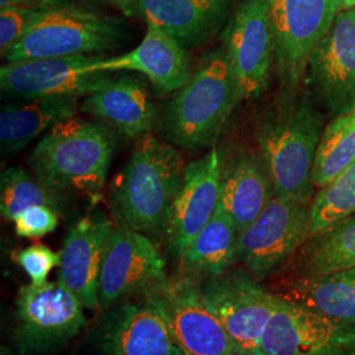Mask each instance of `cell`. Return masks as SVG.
Wrapping results in <instances>:
<instances>
[{"label":"cell","mask_w":355,"mask_h":355,"mask_svg":"<svg viewBox=\"0 0 355 355\" xmlns=\"http://www.w3.org/2000/svg\"><path fill=\"white\" fill-rule=\"evenodd\" d=\"M184 170L174 146L150 133L139 139L112 190L114 214L123 225L149 237L166 236Z\"/></svg>","instance_id":"obj_1"},{"label":"cell","mask_w":355,"mask_h":355,"mask_svg":"<svg viewBox=\"0 0 355 355\" xmlns=\"http://www.w3.org/2000/svg\"><path fill=\"white\" fill-rule=\"evenodd\" d=\"M324 133V114L311 103L282 96L259 121L255 136L275 196L312 203L313 165Z\"/></svg>","instance_id":"obj_2"},{"label":"cell","mask_w":355,"mask_h":355,"mask_svg":"<svg viewBox=\"0 0 355 355\" xmlns=\"http://www.w3.org/2000/svg\"><path fill=\"white\" fill-rule=\"evenodd\" d=\"M114 145L108 128L73 117L51 128L31 153L28 164L35 177L60 198L76 193L98 200Z\"/></svg>","instance_id":"obj_3"},{"label":"cell","mask_w":355,"mask_h":355,"mask_svg":"<svg viewBox=\"0 0 355 355\" xmlns=\"http://www.w3.org/2000/svg\"><path fill=\"white\" fill-rule=\"evenodd\" d=\"M240 101L241 91L225 51H212L167 104L166 136L183 149L212 146Z\"/></svg>","instance_id":"obj_4"},{"label":"cell","mask_w":355,"mask_h":355,"mask_svg":"<svg viewBox=\"0 0 355 355\" xmlns=\"http://www.w3.org/2000/svg\"><path fill=\"white\" fill-rule=\"evenodd\" d=\"M274 62L282 96L292 98L305 79L309 58L328 33L343 0H268Z\"/></svg>","instance_id":"obj_5"},{"label":"cell","mask_w":355,"mask_h":355,"mask_svg":"<svg viewBox=\"0 0 355 355\" xmlns=\"http://www.w3.org/2000/svg\"><path fill=\"white\" fill-rule=\"evenodd\" d=\"M85 305L57 282L23 286L16 297L13 345L20 354H48L87 325Z\"/></svg>","instance_id":"obj_6"},{"label":"cell","mask_w":355,"mask_h":355,"mask_svg":"<svg viewBox=\"0 0 355 355\" xmlns=\"http://www.w3.org/2000/svg\"><path fill=\"white\" fill-rule=\"evenodd\" d=\"M120 38L112 20L64 1L41 15L11 51L7 62L32 58L91 55L108 51Z\"/></svg>","instance_id":"obj_7"},{"label":"cell","mask_w":355,"mask_h":355,"mask_svg":"<svg viewBox=\"0 0 355 355\" xmlns=\"http://www.w3.org/2000/svg\"><path fill=\"white\" fill-rule=\"evenodd\" d=\"M183 355H243L204 302L200 284L187 274L146 292Z\"/></svg>","instance_id":"obj_8"},{"label":"cell","mask_w":355,"mask_h":355,"mask_svg":"<svg viewBox=\"0 0 355 355\" xmlns=\"http://www.w3.org/2000/svg\"><path fill=\"white\" fill-rule=\"evenodd\" d=\"M204 302L220 320L243 355H259L261 341L272 316L278 296L243 268L204 278Z\"/></svg>","instance_id":"obj_9"},{"label":"cell","mask_w":355,"mask_h":355,"mask_svg":"<svg viewBox=\"0 0 355 355\" xmlns=\"http://www.w3.org/2000/svg\"><path fill=\"white\" fill-rule=\"evenodd\" d=\"M309 207L275 196L240 232L239 261L258 282L277 275L309 239Z\"/></svg>","instance_id":"obj_10"},{"label":"cell","mask_w":355,"mask_h":355,"mask_svg":"<svg viewBox=\"0 0 355 355\" xmlns=\"http://www.w3.org/2000/svg\"><path fill=\"white\" fill-rule=\"evenodd\" d=\"M102 58L70 55L7 62L0 69V87L19 99L87 96L112 76L99 66Z\"/></svg>","instance_id":"obj_11"},{"label":"cell","mask_w":355,"mask_h":355,"mask_svg":"<svg viewBox=\"0 0 355 355\" xmlns=\"http://www.w3.org/2000/svg\"><path fill=\"white\" fill-rule=\"evenodd\" d=\"M305 85L336 119L355 110V8L341 10L312 53Z\"/></svg>","instance_id":"obj_12"},{"label":"cell","mask_w":355,"mask_h":355,"mask_svg":"<svg viewBox=\"0 0 355 355\" xmlns=\"http://www.w3.org/2000/svg\"><path fill=\"white\" fill-rule=\"evenodd\" d=\"M259 355H355V325L325 318L278 296Z\"/></svg>","instance_id":"obj_13"},{"label":"cell","mask_w":355,"mask_h":355,"mask_svg":"<svg viewBox=\"0 0 355 355\" xmlns=\"http://www.w3.org/2000/svg\"><path fill=\"white\" fill-rule=\"evenodd\" d=\"M167 279L165 259L149 236L125 227L112 230L99 280L101 306L145 295Z\"/></svg>","instance_id":"obj_14"},{"label":"cell","mask_w":355,"mask_h":355,"mask_svg":"<svg viewBox=\"0 0 355 355\" xmlns=\"http://www.w3.org/2000/svg\"><path fill=\"white\" fill-rule=\"evenodd\" d=\"M223 49L237 79L242 99L259 98L274 61L268 0H242L224 32Z\"/></svg>","instance_id":"obj_15"},{"label":"cell","mask_w":355,"mask_h":355,"mask_svg":"<svg viewBox=\"0 0 355 355\" xmlns=\"http://www.w3.org/2000/svg\"><path fill=\"white\" fill-rule=\"evenodd\" d=\"M220 182L221 157L216 148L186 166L166 233L168 249L178 258L215 214Z\"/></svg>","instance_id":"obj_16"},{"label":"cell","mask_w":355,"mask_h":355,"mask_svg":"<svg viewBox=\"0 0 355 355\" xmlns=\"http://www.w3.org/2000/svg\"><path fill=\"white\" fill-rule=\"evenodd\" d=\"M112 230L110 218L96 212L78 220L64 239L57 280L73 292L86 309L99 306V280Z\"/></svg>","instance_id":"obj_17"},{"label":"cell","mask_w":355,"mask_h":355,"mask_svg":"<svg viewBox=\"0 0 355 355\" xmlns=\"http://www.w3.org/2000/svg\"><path fill=\"white\" fill-rule=\"evenodd\" d=\"M99 343L104 355H183L165 320L146 302L114 308L103 320Z\"/></svg>","instance_id":"obj_18"},{"label":"cell","mask_w":355,"mask_h":355,"mask_svg":"<svg viewBox=\"0 0 355 355\" xmlns=\"http://www.w3.org/2000/svg\"><path fill=\"white\" fill-rule=\"evenodd\" d=\"M103 71H137L162 92H177L190 79V60L183 44L154 24H148L140 45L123 55L101 60Z\"/></svg>","instance_id":"obj_19"},{"label":"cell","mask_w":355,"mask_h":355,"mask_svg":"<svg viewBox=\"0 0 355 355\" xmlns=\"http://www.w3.org/2000/svg\"><path fill=\"white\" fill-rule=\"evenodd\" d=\"M85 114L101 119L129 139H141L152 130L157 111L148 85L135 76L111 78L87 95L80 105Z\"/></svg>","instance_id":"obj_20"},{"label":"cell","mask_w":355,"mask_h":355,"mask_svg":"<svg viewBox=\"0 0 355 355\" xmlns=\"http://www.w3.org/2000/svg\"><path fill=\"white\" fill-rule=\"evenodd\" d=\"M274 198L275 190L261 154L240 152L225 162L221 159L218 205L239 232L248 228Z\"/></svg>","instance_id":"obj_21"},{"label":"cell","mask_w":355,"mask_h":355,"mask_svg":"<svg viewBox=\"0 0 355 355\" xmlns=\"http://www.w3.org/2000/svg\"><path fill=\"white\" fill-rule=\"evenodd\" d=\"M272 292L325 318L355 325V268L315 277L278 275Z\"/></svg>","instance_id":"obj_22"},{"label":"cell","mask_w":355,"mask_h":355,"mask_svg":"<svg viewBox=\"0 0 355 355\" xmlns=\"http://www.w3.org/2000/svg\"><path fill=\"white\" fill-rule=\"evenodd\" d=\"M229 0H137L148 24L164 29L184 44L211 37L225 20Z\"/></svg>","instance_id":"obj_23"},{"label":"cell","mask_w":355,"mask_h":355,"mask_svg":"<svg viewBox=\"0 0 355 355\" xmlns=\"http://www.w3.org/2000/svg\"><path fill=\"white\" fill-rule=\"evenodd\" d=\"M1 107L0 145L4 154L20 152L42 132L76 117V96H48L21 99Z\"/></svg>","instance_id":"obj_24"},{"label":"cell","mask_w":355,"mask_h":355,"mask_svg":"<svg viewBox=\"0 0 355 355\" xmlns=\"http://www.w3.org/2000/svg\"><path fill=\"white\" fill-rule=\"evenodd\" d=\"M282 268L284 277H315L355 268V216L309 237Z\"/></svg>","instance_id":"obj_25"},{"label":"cell","mask_w":355,"mask_h":355,"mask_svg":"<svg viewBox=\"0 0 355 355\" xmlns=\"http://www.w3.org/2000/svg\"><path fill=\"white\" fill-rule=\"evenodd\" d=\"M240 232L232 217L218 205L211 220L179 257L182 266L200 278L217 277L239 261Z\"/></svg>","instance_id":"obj_26"},{"label":"cell","mask_w":355,"mask_h":355,"mask_svg":"<svg viewBox=\"0 0 355 355\" xmlns=\"http://www.w3.org/2000/svg\"><path fill=\"white\" fill-rule=\"evenodd\" d=\"M355 162V112L331 120L318 145L312 180L322 189Z\"/></svg>","instance_id":"obj_27"},{"label":"cell","mask_w":355,"mask_h":355,"mask_svg":"<svg viewBox=\"0 0 355 355\" xmlns=\"http://www.w3.org/2000/svg\"><path fill=\"white\" fill-rule=\"evenodd\" d=\"M35 205H48L57 212L62 208V198L46 189L37 178L21 167H8L0 179V214L13 221L21 212Z\"/></svg>","instance_id":"obj_28"},{"label":"cell","mask_w":355,"mask_h":355,"mask_svg":"<svg viewBox=\"0 0 355 355\" xmlns=\"http://www.w3.org/2000/svg\"><path fill=\"white\" fill-rule=\"evenodd\" d=\"M355 214V162L320 189L309 207V237Z\"/></svg>","instance_id":"obj_29"},{"label":"cell","mask_w":355,"mask_h":355,"mask_svg":"<svg viewBox=\"0 0 355 355\" xmlns=\"http://www.w3.org/2000/svg\"><path fill=\"white\" fill-rule=\"evenodd\" d=\"M13 259L24 270L32 284L41 286L48 282L49 274L55 267L61 266L62 253L37 242L16 252Z\"/></svg>","instance_id":"obj_30"},{"label":"cell","mask_w":355,"mask_h":355,"mask_svg":"<svg viewBox=\"0 0 355 355\" xmlns=\"http://www.w3.org/2000/svg\"><path fill=\"white\" fill-rule=\"evenodd\" d=\"M40 15L41 11L24 7L0 8V53L3 58L35 26Z\"/></svg>","instance_id":"obj_31"},{"label":"cell","mask_w":355,"mask_h":355,"mask_svg":"<svg viewBox=\"0 0 355 355\" xmlns=\"http://www.w3.org/2000/svg\"><path fill=\"white\" fill-rule=\"evenodd\" d=\"M13 223L15 233L19 237L37 240L57 229L60 217L58 212L48 205H35L21 212Z\"/></svg>","instance_id":"obj_32"},{"label":"cell","mask_w":355,"mask_h":355,"mask_svg":"<svg viewBox=\"0 0 355 355\" xmlns=\"http://www.w3.org/2000/svg\"><path fill=\"white\" fill-rule=\"evenodd\" d=\"M66 0H0V8L7 7H24L37 11L51 10L64 3Z\"/></svg>","instance_id":"obj_33"},{"label":"cell","mask_w":355,"mask_h":355,"mask_svg":"<svg viewBox=\"0 0 355 355\" xmlns=\"http://www.w3.org/2000/svg\"><path fill=\"white\" fill-rule=\"evenodd\" d=\"M107 1L116 6L120 11H123L127 16L133 15L136 7H137V0H107Z\"/></svg>","instance_id":"obj_34"},{"label":"cell","mask_w":355,"mask_h":355,"mask_svg":"<svg viewBox=\"0 0 355 355\" xmlns=\"http://www.w3.org/2000/svg\"><path fill=\"white\" fill-rule=\"evenodd\" d=\"M355 8V0H343V10Z\"/></svg>","instance_id":"obj_35"},{"label":"cell","mask_w":355,"mask_h":355,"mask_svg":"<svg viewBox=\"0 0 355 355\" xmlns=\"http://www.w3.org/2000/svg\"><path fill=\"white\" fill-rule=\"evenodd\" d=\"M1 355H13L11 352H10V349H7V347H1Z\"/></svg>","instance_id":"obj_36"},{"label":"cell","mask_w":355,"mask_h":355,"mask_svg":"<svg viewBox=\"0 0 355 355\" xmlns=\"http://www.w3.org/2000/svg\"><path fill=\"white\" fill-rule=\"evenodd\" d=\"M354 112H355V110H354Z\"/></svg>","instance_id":"obj_37"},{"label":"cell","mask_w":355,"mask_h":355,"mask_svg":"<svg viewBox=\"0 0 355 355\" xmlns=\"http://www.w3.org/2000/svg\"></svg>","instance_id":"obj_38"}]
</instances>
